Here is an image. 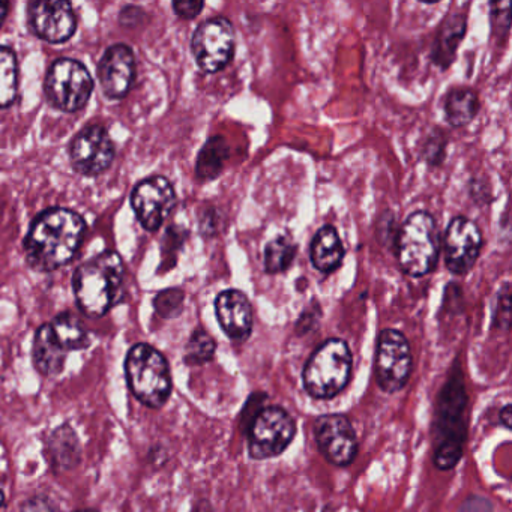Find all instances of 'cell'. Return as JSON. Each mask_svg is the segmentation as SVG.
Segmentation results:
<instances>
[{
    "mask_svg": "<svg viewBox=\"0 0 512 512\" xmlns=\"http://www.w3.org/2000/svg\"><path fill=\"white\" fill-rule=\"evenodd\" d=\"M34 364L43 376L52 377L62 373L67 361V350L58 343L50 323L35 332Z\"/></svg>",
    "mask_w": 512,
    "mask_h": 512,
    "instance_id": "d6986e66",
    "label": "cell"
},
{
    "mask_svg": "<svg viewBox=\"0 0 512 512\" xmlns=\"http://www.w3.org/2000/svg\"><path fill=\"white\" fill-rule=\"evenodd\" d=\"M442 133L443 131H440V134L437 133L436 136H431L427 145H425V158L433 166H439L445 158L446 142L443 140Z\"/></svg>",
    "mask_w": 512,
    "mask_h": 512,
    "instance_id": "f546056e",
    "label": "cell"
},
{
    "mask_svg": "<svg viewBox=\"0 0 512 512\" xmlns=\"http://www.w3.org/2000/svg\"><path fill=\"white\" fill-rule=\"evenodd\" d=\"M230 149L223 137H211L199 152L196 164V176L199 181H214L223 172L224 164L229 160Z\"/></svg>",
    "mask_w": 512,
    "mask_h": 512,
    "instance_id": "7402d4cb",
    "label": "cell"
},
{
    "mask_svg": "<svg viewBox=\"0 0 512 512\" xmlns=\"http://www.w3.org/2000/svg\"><path fill=\"white\" fill-rule=\"evenodd\" d=\"M19 95V64L10 47L0 46V109L16 103Z\"/></svg>",
    "mask_w": 512,
    "mask_h": 512,
    "instance_id": "d4e9b609",
    "label": "cell"
},
{
    "mask_svg": "<svg viewBox=\"0 0 512 512\" xmlns=\"http://www.w3.org/2000/svg\"><path fill=\"white\" fill-rule=\"evenodd\" d=\"M185 293L181 289H167L158 293L154 299V308L164 319H173L184 308Z\"/></svg>",
    "mask_w": 512,
    "mask_h": 512,
    "instance_id": "83f0119b",
    "label": "cell"
},
{
    "mask_svg": "<svg viewBox=\"0 0 512 512\" xmlns=\"http://www.w3.org/2000/svg\"><path fill=\"white\" fill-rule=\"evenodd\" d=\"M22 512H59L47 497L35 496L22 506Z\"/></svg>",
    "mask_w": 512,
    "mask_h": 512,
    "instance_id": "1f68e13d",
    "label": "cell"
},
{
    "mask_svg": "<svg viewBox=\"0 0 512 512\" xmlns=\"http://www.w3.org/2000/svg\"><path fill=\"white\" fill-rule=\"evenodd\" d=\"M5 505V493L4 491L0 490V508Z\"/></svg>",
    "mask_w": 512,
    "mask_h": 512,
    "instance_id": "e575fe53",
    "label": "cell"
},
{
    "mask_svg": "<svg viewBox=\"0 0 512 512\" xmlns=\"http://www.w3.org/2000/svg\"><path fill=\"white\" fill-rule=\"evenodd\" d=\"M8 10H10V4L8 2H0V28L4 26L5 20H7Z\"/></svg>",
    "mask_w": 512,
    "mask_h": 512,
    "instance_id": "836d02e7",
    "label": "cell"
},
{
    "mask_svg": "<svg viewBox=\"0 0 512 512\" xmlns=\"http://www.w3.org/2000/svg\"><path fill=\"white\" fill-rule=\"evenodd\" d=\"M28 23L40 40L50 44L67 43L77 31L73 5L65 0H32L28 4Z\"/></svg>",
    "mask_w": 512,
    "mask_h": 512,
    "instance_id": "4fadbf2b",
    "label": "cell"
},
{
    "mask_svg": "<svg viewBox=\"0 0 512 512\" xmlns=\"http://www.w3.org/2000/svg\"><path fill=\"white\" fill-rule=\"evenodd\" d=\"M47 457L55 472H68L82 460L79 436L70 425H61L47 440Z\"/></svg>",
    "mask_w": 512,
    "mask_h": 512,
    "instance_id": "ac0fdd59",
    "label": "cell"
},
{
    "mask_svg": "<svg viewBox=\"0 0 512 512\" xmlns=\"http://www.w3.org/2000/svg\"><path fill=\"white\" fill-rule=\"evenodd\" d=\"M296 245L286 236H278L265 248V269L268 274L287 271L296 257Z\"/></svg>",
    "mask_w": 512,
    "mask_h": 512,
    "instance_id": "484cf974",
    "label": "cell"
},
{
    "mask_svg": "<svg viewBox=\"0 0 512 512\" xmlns=\"http://www.w3.org/2000/svg\"><path fill=\"white\" fill-rule=\"evenodd\" d=\"M296 433L295 419L283 407L269 406L254 416L248 430V451L254 460L283 454Z\"/></svg>",
    "mask_w": 512,
    "mask_h": 512,
    "instance_id": "ba28073f",
    "label": "cell"
},
{
    "mask_svg": "<svg viewBox=\"0 0 512 512\" xmlns=\"http://www.w3.org/2000/svg\"><path fill=\"white\" fill-rule=\"evenodd\" d=\"M115 145L103 125L83 128L70 146L71 166L80 175L95 178L106 172L115 160Z\"/></svg>",
    "mask_w": 512,
    "mask_h": 512,
    "instance_id": "7c38bea8",
    "label": "cell"
},
{
    "mask_svg": "<svg viewBox=\"0 0 512 512\" xmlns=\"http://www.w3.org/2000/svg\"><path fill=\"white\" fill-rule=\"evenodd\" d=\"M479 110L478 95L470 88H454L445 100L446 121L452 127H464L475 119Z\"/></svg>",
    "mask_w": 512,
    "mask_h": 512,
    "instance_id": "603a6c76",
    "label": "cell"
},
{
    "mask_svg": "<svg viewBox=\"0 0 512 512\" xmlns=\"http://www.w3.org/2000/svg\"><path fill=\"white\" fill-rule=\"evenodd\" d=\"M412 350L409 341L395 329L380 332L376 346V379L385 392L400 391L412 371Z\"/></svg>",
    "mask_w": 512,
    "mask_h": 512,
    "instance_id": "30bf717a",
    "label": "cell"
},
{
    "mask_svg": "<svg viewBox=\"0 0 512 512\" xmlns=\"http://www.w3.org/2000/svg\"><path fill=\"white\" fill-rule=\"evenodd\" d=\"M178 197L172 182L164 176L143 179L131 193L137 220L148 232H157L175 209Z\"/></svg>",
    "mask_w": 512,
    "mask_h": 512,
    "instance_id": "8fae6325",
    "label": "cell"
},
{
    "mask_svg": "<svg viewBox=\"0 0 512 512\" xmlns=\"http://www.w3.org/2000/svg\"><path fill=\"white\" fill-rule=\"evenodd\" d=\"M344 256L346 251L337 229L332 226L322 227L311 241L310 257L314 268L323 274H331L340 268Z\"/></svg>",
    "mask_w": 512,
    "mask_h": 512,
    "instance_id": "ffe728a7",
    "label": "cell"
},
{
    "mask_svg": "<svg viewBox=\"0 0 512 512\" xmlns=\"http://www.w3.org/2000/svg\"><path fill=\"white\" fill-rule=\"evenodd\" d=\"M194 59L203 73L224 70L235 55V29L224 17L206 20L191 41Z\"/></svg>",
    "mask_w": 512,
    "mask_h": 512,
    "instance_id": "9c48e42d",
    "label": "cell"
},
{
    "mask_svg": "<svg viewBox=\"0 0 512 512\" xmlns=\"http://www.w3.org/2000/svg\"><path fill=\"white\" fill-rule=\"evenodd\" d=\"M125 266L116 251H104L83 262L74 272L77 305L85 316H106L124 295Z\"/></svg>",
    "mask_w": 512,
    "mask_h": 512,
    "instance_id": "7a4b0ae2",
    "label": "cell"
},
{
    "mask_svg": "<svg viewBox=\"0 0 512 512\" xmlns=\"http://www.w3.org/2000/svg\"><path fill=\"white\" fill-rule=\"evenodd\" d=\"M86 223L77 212L50 208L32 221L25 238V256L38 272H53L68 265L82 247Z\"/></svg>",
    "mask_w": 512,
    "mask_h": 512,
    "instance_id": "6da1fadb",
    "label": "cell"
},
{
    "mask_svg": "<svg viewBox=\"0 0 512 512\" xmlns=\"http://www.w3.org/2000/svg\"><path fill=\"white\" fill-rule=\"evenodd\" d=\"M500 422H502L503 427L511 428V406L506 404L502 410H500Z\"/></svg>",
    "mask_w": 512,
    "mask_h": 512,
    "instance_id": "d6a6232c",
    "label": "cell"
},
{
    "mask_svg": "<svg viewBox=\"0 0 512 512\" xmlns=\"http://www.w3.org/2000/svg\"><path fill=\"white\" fill-rule=\"evenodd\" d=\"M397 256L410 277L421 278L434 271L439 260V232L428 212H413L407 218L398 233Z\"/></svg>",
    "mask_w": 512,
    "mask_h": 512,
    "instance_id": "8992f818",
    "label": "cell"
},
{
    "mask_svg": "<svg viewBox=\"0 0 512 512\" xmlns=\"http://www.w3.org/2000/svg\"><path fill=\"white\" fill-rule=\"evenodd\" d=\"M47 101L65 113L82 110L94 91V79L82 62L58 59L50 65L44 83Z\"/></svg>",
    "mask_w": 512,
    "mask_h": 512,
    "instance_id": "52a82bcc",
    "label": "cell"
},
{
    "mask_svg": "<svg viewBox=\"0 0 512 512\" xmlns=\"http://www.w3.org/2000/svg\"><path fill=\"white\" fill-rule=\"evenodd\" d=\"M77 512H98V511H95V509H80V511H77Z\"/></svg>",
    "mask_w": 512,
    "mask_h": 512,
    "instance_id": "d590c367",
    "label": "cell"
},
{
    "mask_svg": "<svg viewBox=\"0 0 512 512\" xmlns=\"http://www.w3.org/2000/svg\"><path fill=\"white\" fill-rule=\"evenodd\" d=\"M482 235L479 227L466 217H455L446 229L445 263L455 275H466L481 253Z\"/></svg>",
    "mask_w": 512,
    "mask_h": 512,
    "instance_id": "9a60e30c",
    "label": "cell"
},
{
    "mask_svg": "<svg viewBox=\"0 0 512 512\" xmlns=\"http://www.w3.org/2000/svg\"><path fill=\"white\" fill-rule=\"evenodd\" d=\"M319 451L335 466H349L358 454V440L352 422L344 415H323L314 422Z\"/></svg>",
    "mask_w": 512,
    "mask_h": 512,
    "instance_id": "5bb4252c",
    "label": "cell"
},
{
    "mask_svg": "<svg viewBox=\"0 0 512 512\" xmlns=\"http://www.w3.org/2000/svg\"><path fill=\"white\" fill-rule=\"evenodd\" d=\"M221 329L233 341H245L253 331V308L241 290H224L215 299Z\"/></svg>",
    "mask_w": 512,
    "mask_h": 512,
    "instance_id": "e0dca14e",
    "label": "cell"
},
{
    "mask_svg": "<svg viewBox=\"0 0 512 512\" xmlns=\"http://www.w3.org/2000/svg\"><path fill=\"white\" fill-rule=\"evenodd\" d=\"M466 34V16L463 13L449 16L442 23L439 35L434 44L433 61L434 64L442 68H448L454 62L455 53L458 46Z\"/></svg>",
    "mask_w": 512,
    "mask_h": 512,
    "instance_id": "44dd1931",
    "label": "cell"
},
{
    "mask_svg": "<svg viewBox=\"0 0 512 512\" xmlns=\"http://www.w3.org/2000/svg\"><path fill=\"white\" fill-rule=\"evenodd\" d=\"M353 358L346 341L340 338L326 340L305 364L304 388L317 400L337 397L352 376Z\"/></svg>",
    "mask_w": 512,
    "mask_h": 512,
    "instance_id": "5b68a950",
    "label": "cell"
},
{
    "mask_svg": "<svg viewBox=\"0 0 512 512\" xmlns=\"http://www.w3.org/2000/svg\"><path fill=\"white\" fill-rule=\"evenodd\" d=\"M53 334H55L58 343L64 347L67 352L71 350L86 349L91 343L88 331L82 325L79 319L71 313H61L50 323Z\"/></svg>",
    "mask_w": 512,
    "mask_h": 512,
    "instance_id": "cb8c5ba5",
    "label": "cell"
},
{
    "mask_svg": "<svg viewBox=\"0 0 512 512\" xmlns=\"http://www.w3.org/2000/svg\"><path fill=\"white\" fill-rule=\"evenodd\" d=\"M491 7V22L497 35L505 37L511 26V13H509V2H494Z\"/></svg>",
    "mask_w": 512,
    "mask_h": 512,
    "instance_id": "f1b7e54d",
    "label": "cell"
},
{
    "mask_svg": "<svg viewBox=\"0 0 512 512\" xmlns=\"http://www.w3.org/2000/svg\"><path fill=\"white\" fill-rule=\"evenodd\" d=\"M98 80L109 100H121L136 80V56L127 44L109 47L98 64Z\"/></svg>",
    "mask_w": 512,
    "mask_h": 512,
    "instance_id": "2e32d148",
    "label": "cell"
},
{
    "mask_svg": "<svg viewBox=\"0 0 512 512\" xmlns=\"http://www.w3.org/2000/svg\"><path fill=\"white\" fill-rule=\"evenodd\" d=\"M467 394L463 374L455 370L446 380L437 401L434 422V463L440 470H451L463 455L466 442Z\"/></svg>",
    "mask_w": 512,
    "mask_h": 512,
    "instance_id": "3957f363",
    "label": "cell"
},
{
    "mask_svg": "<svg viewBox=\"0 0 512 512\" xmlns=\"http://www.w3.org/2000/svg\"><path fill=\"white\" fill-rule=\"evenodd\" d=\"M215 349H217V344H215L214 338L205 329H196L188 341L185 362L190 365L206 364L214 358Z\"/></svg>",
    "mask_w": 512,
    "mask_h": 512,
    "instance_id": "4316f807",
    "label": "cell"
},
{
    "mask_svg": "<svg viewBox=\"0 0 512 512\" xmlns=\"http://www.w3.org/2000/svg\"><path fill=\"white\" fill-rule=\"evenodd\" d=\"M172 7L176 16L184 20H193L202 13L205 4L199 0H178V2H173Z\"/></svg>",
    "mask_w": 512,
    "mask_h": 512,
    "instance_id": "4dcf8cb0",
    "label": "cell"
},
{
    "mask_svg": "<svg viewBox=\"0 0 512 512\" xmlns=\"http://www.w3.org/2000/svg\"><path fill=\"white\" fill-rule=\"evenodd\" d=\"M125 374L134 397L151 407L160 409L172 394V374L163 353L146 343L131 347L125 358Z\"/></svg>",
    "mask_w": 512,
    "mask_h": 512,
    "instance_id": "277c9868",
    "label": "cell"
}]
</instances>
